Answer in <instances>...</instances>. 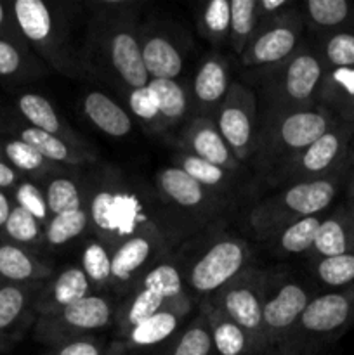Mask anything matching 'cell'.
<instances>
[{
    "label": "cell",
    "mask_w": 354,
    "mask_h": 355,
    "mask_svg": "<svg viewBox=\"0 0 354 355\" xmlns=\"http://www.w3.org/2000/svg\"><path fill=\"white\" fill-rule=\"evenodd\" d=\"M16 106L21 116L30 123V127H35L38 130H44L47 134L56 135V137L68 142L71 148L78 149V151L96 155V151H92L89 142L83 141L82 135H78L69 127L68 121L58 113V110L52 106L51 101L42 96V94H19L16 101Z\"/></svg>",
    "instance_id": "18"
},
{
    "label": "cell",
    "mask_w": 354,
    "mask_h": 355,
    "mask_svg": "<svg viewBox=\"0 0 354 355\" xmlns=\"http://www.w3.org/2000/svg\"><path fill=\"white\" fill-rule=\"evenodd\" d=\"M214 120L239 163L255 155L259 139V97L252 87L239 80L231 82Z\"/></svg>",
    "instance_id": "12"
},
{
    "label": "cell",
    "mask_w": 354,
    "mask_h": 355,
    "mask_svg": "<svg viewBox=\"0 0 354 355\" xmlns=\"http://www.w3.org/2000/svg\"><path fill=\"white\" fill-rule=\"evenodd\" d=\"M323 217H325V214L311 215V217H304L301 220L294 222V224L287 225L283 231L274 236L278 241V248L287 253V255L311 253L316 232H318Z\"/></svg>",
    "instance_id": "35"
},
{
    "label": "cell",
    "mask_w": 354,
    "mask_h": 355,
    "mask_svg": "<svg viewBox=\"0 0 354 355\" xmlns=\"http://www.w3.org/2000/svg\"><path fill=\"white\" fill-rule=\"evenodd\" d=\"M229 85L228 61L221 54H212L203 59L191 83L189 107L193 110V116L215 118Z\"/></svg>",
    "instance_id": "16"
},
{
    "label": "cell",
    "mask_w": 354,
    "mask_h": 355,
    "mask_svg": "<svg viewBox=\"0 0 354 355\" xmlns=\"http://www.w3.org/2000/svg\"><path fill=\"white\" fill-rule=\"evenodd\" d=\"M16 139L30 144L45 159L62 166V168H80V166L90 165V163H94L97 159L96 155L78 151V149L71 148L68 142L61 141L59 137L47 134L44 130H38L35 127H21L17 130Z\"/></svg>",
    "instance_id": "26"
},
{
    "label": "cell",
    "mask_w": 354,
    "mask_h": 355,
    "mask_svg": "<svg viewBox=\"0 0 354 355\" xmlns=\"http://www.w3.org/2000/svg\"><path fill=\"white\" fill-rule=\"evenodd\" d=\"M250 248L243 239L222 236L207 246L183 272V281L196 295H212L248 267Z\"/></svg>",
    "instance_id": "10"
},
{
    "label": "cell",
    "mask_w": 354,
    "mask_h": 355,
    "mask_svg": "<svg viewBox=\"0 0 354 355\" xmlns=\"http://www.w3.org/2000/svg\"><path fill=\"white\" fill-rule=\"evenodd\" d=\"M205 319L210 328L212 345H214L215 354L252 355V343H250L248 335L210 302L205 307Z\"/></svg>",
    "instance_id": "28"
},
{
    "label": "cell",
    "mask_w": 354,
    "mask_h": 355,
    "mask_svg": "<svg viewBox=\"0 0 354 355\" xmlns=\"http://www.w3.org/2000/svg\"><path fill=\"white\" fill-rule=\"evenodd\" d=\"M257 71L264 111H292L318 104L326 68L316 47L301 44L285 61Z\"/></svg>",
    "instance_id": "6"
},
{
    "label": "cell",
    "mask_w": 354,
    "mask_h": 355,
    "mask_svg": "<svg viewBox=\"0 0 354 355\" xmlns=\"http://www.w3.org/2000/svg\"><path fill=\"white\" fill-rule=\"evenodd\" d=\"M354 139V123L339 120L318 141L298 153L290 163L274 172L278 182H309L321 179L347 166L351 142Z\"/></svg>",
    "instance_id": "11"
},
{
    "label": "cell",
    "mask_w": 354,
    "mask_h": 355,
    "mask_svg": "<svg viewBox=\"0 0 354 355\" xmlns=\"http://www.w3.org/2000/svg\"><path fill=\"white\" fill-rule=\"evenodd\" d=\"M257 30V0H233L229 44L235 54L242 55Z\"/></svg>",
    "instance_id": "38"
},
{
    "label": "cell",
    "mask_w": 354,
    "mask_h": 355,
    "mask_svg": "<svg viewBox=\"0 0 354 355\" xmlns=\"http://www.w3.org/2000/svg\"><path fill=\"white\" fill-rule=\"evenodd\" d=\"M44 194L51 217L59 214H66V211H75L85 208L83 207L82 189L68 175L51 177L47 180V184H45Z\"/></svg>",
    "instance_id": "37"
},
{
    "label": "cell",
    "mask_w": 354,
    "mask_h": 355,
    "mask_svg": "<svg viewBox=\"0 0 354 355\" xmlns=\"http://www.w3.org/2000/svg\"><path fill=\"white\" fill-rule=\"evenodd\" d=\"M82 270L92 286H106L111 283V252L101 241L94 239L82 253Z\"/></svg>",
    "instance_id": "43"
},
{
    "label": "cell",
    "mask_w": 354,
    "mask_h": 355,
    "mask_svg": "<svg viewBox=\"0 0 354 355\" xmlns=\"http://www.w3.org/2000/svg\"><path fill=\"white\" fill-rule=\"evenodd\" d=\"M128 111L151 132L158 134L160 130V107L156 94L149 85L139 87V89L130 90L125 96Z\"/></svg>",
    "instance_id": "45"
},
{
    "label": "cell",
    "mask_w": 354,
    "mask_h": 355,
    "mask_svg": "<svg viewBox=\"0 0 354 355\" xmlns=\"http://www.w3.org/2000/svg\"><path fill=\"white\" fill-rule=\"evenodd\" d=\"M10 210H12V205H10L9 198H7V194L0 189V231H2L3 225H6L7 218H9L10 215Z\"/></svg>",
    "instance_id": "51"
},
{
    "label": "cell",
    "mask_w": 354,
    "mask_h": 355,
    "mask_svg": "<svg viewBox=\"0 0 354 355\" xmlns=\"http://www.w3.org/2000/svg\"><path fill=\"white\" fill-rule=\"evenodd\" d=\"M110 350L111 349H104L94 338H80L52 347L51 355H110Z\"/></svg>",
    "instance_id": "47"
},
{
    "label": "cell",
    "mask_w": 354,
    "mask_h": 355,
    "mask_svg": "<svg viewBox=\"0 0 354 355\" xmlns=\"http://www.w3.org/2000/svg\"><path fill=\"white\" fill-rule=\"evenodd\" d=\"M162 241L163 236L155 234H139L121 241L111 252V283L121 288L137 279L148 263L160 255Z\"/></svg>",
    "instance_id": "19"
},
{
    "label": "cell",
    "mask_w": 354,
    "mask_h": 355,
    "mask_svg": "<svg viewBox=\"0 0 354 355\" xmlns=\"http://www.w3.org/2000/svg\"><path fill=\"white\" fill-rule=\"evenodd\" d=\"M141 55L149 80H177L184 69V54L163 28H139Z\"/></svg>",
    "instance_id": "17"
},
{
    "label": "cell",
    "mask_w": 354,
    "mask_h": 355,
    "mask_svg": "<svg viewBox=\"0 0 354 355\" xmlns=\"http://www.w3.org/2000/svg\"><path fill=\"white\" fill-rule=\"evenodd\" d=\"M292 7L294 2L290 0H257V26L280 16Z\"/></svg>",
    "instance_id": "49"
},
{
    "label": "cell",
    "mask_w": 354,
    "mask_h": 355,
    "mask_svg": "<svg viewBox=\"0 0 354 355\" xmlns=\"http://www.w3.org/2000/svg\"><path fill=\"white\" fill-rule=\"evenodd\" d=\"M344 194H346L347 201H354V168L347 170L346 175V182H344Z\"/></svg>",
    "instance_id": "52"
},
{
    "label": "cell",
    "mask_w": 354,
    "mask_h": 355,
    "mask_svg": "<svg viewBox=\"0 0 354 355\" xmlns=\"http://www.w3.org/2000/svg\"><path fill=\"white\" fill-rule=\"evenodd\" d=\"M316 52L326 69H354V30H340L321 35Z\"/></svg>",
    "instance_id": "34"
},
{
    "label": "cell",
    "mask_w": 354,
    "mask_h": 355,
    "mask_svg": "<svg viewBox=\"0 0 354 355\" xmlns=\"http://www.w3.org/2000/svg\"><path fill=\"white\" fill-rule=\"evenodd\" d=\"M298 10L305 26L321 35L354 30V2L349 0H307Z\"/></svg>",
    "instance_id": "27"
},
{
    "label": "cell",
    "mask_w": 354,
    "mask_h": 355,
    "mask_svg": "<svg viewBox=\"0 0 354 355\" xmlns=\"http://www.w3.org/2000/svg\"><path fill=\"white\" fill-rule=\"evenodd\" d=\"M82 111L97 130L110 137L124 139L134 128L127 110L101 90H90L83 96Z\"/></svg>",
    "instance_id": "23"
},
{
    "label": "cell",
    "mask_w": 354,
    "mask_h": 355,
    "mask_svg": "<svg viewBox=\"0 0 354 355\" xmlns=\"http://www.w3.org/2000/svg\"><path fill=\"white\" fill-rule=\"evenodd\" d=\"M115 319L113 304L101 295H89L62 311L35 319V338L49 347L80 338H90L94 331L106 328Z\"/></svg>",
    "instance_id": "9"
},
{
    "label": "cell",
    "mask_w": 354,
    "mask_h": 355,
    "mask_svg": "<svg viewBox=\"0 0 354 355\" xmlns=\"http://www.w3.org/2000/svg\"><path fill=\"white\" fill-rule=\"evenodd\" d=\"M110 355H124V345H113V347H111Z\"/></svg>",
    "instance_id": "56"
},
{
    "label": "cell",
    "mask_w": 354,
    "mask_h": 355,
    "mask_svg": "<svg viewBox=\"0 0 354 355\" xmlns=\"http://www.w3.org/2000/svg\"><path fill=\"white\" fill-rule=\"evenodd\" d=\"M19 184V173L9 165V163L0 159V189H10Z\"/></svg>",
    "instance_id": "50"
},
{
    "label": "cell",
    "mask_w": 354,
    "mask_h": 355,
    "mask_svg": "<svg viewBox=\"0 0 354 355\" xmlns=\"http://www.w3.org/2000/svg\"><path fill=\"white\" fill-rule=\"evenodd\" d=\"M26 44L0 38V78L16 80L44 73V64Z\"/></svg>",
    "instance_id": "33"
},
{
    "label": "cell",
    "mask_w": 354,
    "mask_h": 355,
    "mask_svg": "<svg viewBox=\"0 0 354 355\" xmlns=\"http://www.w3.org/2000/svg\"><path fill=\"white\" fill-rule=\"evenodd\" d=\"M156 186L163 198L184 210H203L210 203L208 189L191 179L179 166H167L156 175Z\"/></svg>",
    "instance_id": "25"
},
{
    "label": "cell",
    "mask_w": 354,
    "mask_h": 355,
    "mask_svg": "<svg viewBox=\"0 0 354 355\" xmlns=\"http://www.w3.org/2000/svg\"><path fill=\"white\" fill-rule=\"evenodd\" d=\"M316 279L333 291L354 286V252L330 259H316Z\"/></svg>",
    "instance_id": "39"
},
{
    "label": "cell",
    "mask_w": 354,
    "mask_h": 355,
    "mask_svg": "<svg viewBox=\"0 0 354 355\" xmlns=\"http://www.w3.org/2000/svg\"><path fill=\"white\" fill-rule=\"evenodd\" d=\"M2 232L9 243L17 246H37L44 241V229H42V222L37 220L30 211L24 208L14 205L10 210L9 218H7L6 225H3Z\"/></svg>",
    "instance_id": "41"
},
{
    "label": "cell",
    "mask_w": 354,
    "mask_h": 355,
    "mask_svg": "<svg viewBox=\"0 0 354 355\" xmlns=\"http://www.w3.org/2000/svg\"><path fill=\"white\" fill-rule=\"evenodd\" d=\"M40 286L37 284H2L0 286V352L10 349L24 331V319Z\"/></svg>",
    "instance_id": "20"
},
{
    "label": "cell",
    "mask_w": 354,
    "mask_h": 355,
    "mask_svg": "<svg viewBox=\"0 0 354 355\" xmlns=\"http://www.w3.org/2000/svg\"><path fill=\"white\" fill-rule=\"evenodd\" d=\"M184 315L174 311H160L155 315L148 318L146 321L139 322L135 328L128 331L125 336V345L128 349H144V347H155L165 342L169 336L174 335L179 328Z\"/></svg>",
    "instance_id": "32"
},
{
    "label": "cell",
    "mask_w": 354,
    "mask_h": 355,
    "mask_svg": "<svg viewBox=\"0 0 354 355\" xmlns=\"http://www.w3.org/2000/svg\"><path fill=\"white\" fill-rule=\"evenodd\" d=\"M156 94L160 107V130L169 132L180 127L189 111V96L177 80H149L148 83Z\"/></svg>",
    "instance_id": "29"
},
{
    "label": "cell",
    "mask_w": 354,
    "mask_h": 355,
    "mask_svg": "<svg viewBox=\"0 0 354 355\" xmlns=\"http://www.w3.org/2000/svg\"><path fill=\"white\" fill-rule=\"evenodd\" d=\"M347 208H349V217H351V225H353L354 232V201H346Z\"/></svg>",
    "instance_id": "55"
},
{
    "label": "cell",
    "mask_w": 354,
    "mask_h": 355,
    "mask_svg": "<svg viewBox=\"0 0 354 355\" xmlns=\"http://www.w3.org/2000/svg\"><path fill=\"white\" fill-rule=\"evenodd\" d=\"M198 26L201 35L215 47H221L229 40L231 28V2L229 0H212L205 3L198 16Z\"/></svg>",
    "instance_id": "36"
},
{
    "label": "cell",
    "mask_w": 354,
    "mask_h": 355,
    "mask_svg": "<svg viewBox=\"0 0 354 355\" xmlns=\"http://www.w3.org/2000/svg\"><path fill=\"white\" fill-rule=\"evenodd\" d=\"M52 267L12 243H0V281L3 284H37L49 279Z\"/></svg>",
    "instance_id": "24"
},
{
    "label": "cell",
    "mask_w": 354,
    "mask_h": 355,
    "mask_svg": "<svg viewBox=\"0 0 354 355\" xmlns=\"http://www.w3.org/2000/svg\"><path fill=\"white\" fill-rule=\"evenodd\" d=\"M189 307L191 302L184 291L179 267L170 262H160L142 274L139 290H135L117 312L115 321L118 335L125 338L132 328L160 311H174L186 318Z\"/></svg>",
    "instance_id": "7"
},
{
    "label": "cell",
    "mask_w": 354,
    "mask_h": 355,
    "mask_svg": "<svg viewBox=\"0 0 354 355\" xmlns=\"http://www.w3.org/2000/svg\"><path fill=\"white\" fill-rule=\"evenodd\" d=\"M2 156H3V149H2V144H0V159H2Z\"/></svg>",
    "instance_id": "57"
},
{
    "label": "cell",
    "mask_w": 354,
    "mask_h": 355,
    "mask_svg": "<svg viewBox=\"0 0 354 355\" xmlns=\"http://www.w3.org/2000/svg\"><path fill=\"white\" fill-rule=\"evenodd\" d=\"M87 225H89V215H87L85 208L54 215V217L49 218L44 227V241L49 246L58 248V246L66 245V243L82 236Z\"/></svg>",
    "instance_id": "40"
},
{
    "label": "cell",
    "mask_w": 354,
    "mask_h": 355,
    "mask_svg": "<svg viewBox=\"0 0 354 355\" xmlns=\"http://www.w3.org/2000/svg\"><path fill=\"white\" fill-rule=\"evenodd\" d=\"M337 121L339 118L319 104L292 111H264L253 155L257 165L269 173L278 172Z\"/></svg>",
    "instance_id": "3"
},
{
    "label": "cell",
    "mask_w": 354,
    "mask_h": 355,
    "mask_svg": "<svg viewBox=\"0 0 354 355\" xmlns=\"http://www.w3.org/2000/svg\"><path fill=\"white\" fill-rule=\"evenodd\" d=\"M90 286L92 284L87 279L82 267H68L49 281L47 286L38 290L33 302V312L40 318L62 311L68 305L89 297Z\"/></svg>",
    "instance_id": "21"
},
{
    "label": "cell",
    "mask_w": 354,
    "mask_h": 355,
    "mask_svg": "<svg viewBox=\"0 0 354 355\" xmlns=\"http://www.w3.org/2000/svg\"><path fill=\"white\" fill-rule=\"evenodd\" d=\"M347 165H349L351 168H354V139H353V142H351L349 155H347Z\"/></svg>",
    "instance_id": "54"
},
{
    "label": "cell",
    "mask_w": 354,
    "mask_h": 355,
    "mask_svg": "<svg viewBox=\"0 0 354 355\" xmlns=\"http://www.w3.org/2000/svg\"><path fill=\"white\" fill-rule=\"evenodd\" d=\"M342 121H349V123H354V104L349 107V110L346 111V114H344L342 118H340Z\"/></svg>",
    "instance_id": "53"
},
{
    "label": "cell",
    "mask_w": 354,
    "mask_h": 355,
    "mask_svg": "<svg viewBox=\"0 0 354 355\" xmlns=\"http://www.w3.org/2000/svg\"><path fill=\"white\" fill-rule=\"evenodd\" d=\"M14 200H16L17 207L24 208L30 211L37 220L42 224H47L51 214H49L47 201H45V194L37 184L28 182V180H21L16 187H14Z\"/></svg>",
    "instance_id": "46"
},
{
    "label": "cell",
    "mask_w": 354,
    "mask_h": 355,
    "mask_svg": "<svg viewBox=\"0 0 354 355\" xmlns=\"http://www.w3.org/2000/svg\"><path fill=\"white\" fill-rule=\"evenodd\" d=\"M85 211L97 241L103 243L110 252L134 236H163L155 215L141 194L121 182L108 180L96 187L87 200Z\"/></svg>",
    "instance_id": "5"
},
{
    "label": "cell",
    "mask_w": 354,
    "mask_h": 355,
    "mask_svg": "<svg viewBox=\"0 0 354 355\" xmlns=\"http://www.w3.org/2000/svg\"><path fill=\"white\" fill-rule=\"evenodd\" d=\"M10 9L21 37L44 64L73 78L83 76L66 6L45 0H14Z\"/></svg>",
    "instance_id": "2"
},
{
    "label": "cell",
    "mask_w": 354,
    "mask_h": 355,
    "mask_svg": "<svg viewBox=\"0 0 354 355\" xmlns=\"http://www.w3.org/2000/svg\"><path fill=\"white\" fill-rule=\"evenodd\" d=\"M349 165L321 179L290 184L280 194L260 201L248 215V224L257 238L271 239L287 225L311 215L326 214L344 191Z\"/></svg>",
    "instance_id": "4"
},
{
    "label": "cell",
    "mask_w": 354,
    "mask_h": 355,
    "mask_svg": "<svg viewBox=\"0 0 354 355\" xmlns=\"http://www.w3.org/2000/svg\"><path fill=\"white\" fill-rule=\"evenodd\" d=\"M351 252H354V232L351 225L349 208L347 203H344L330 214H325L316 232L311 253L314 259H330Z\"/></svg>",
    "instance_id": "22"
},
{
    "label": "cell",
    "mask_w": 354,
    "mask_h": 355,
    "mask_svg": "<svg viewBox=\"0 0 354 355\" xmlns=\"http://www.w3.org/2000/svg\"><path fill=\"white\" fill-rule=\"evenodd\" d=\"M318 104L332 111L340 120L354 104V69H326L318 94Z\"/></svg>",
    "instance_id": "30"
},
{
    "label": "cell",
    "mask_w": 354,
    "mask_h": 355,
    "mask_svg": "<svg viewBox=\"0 0 354 355\" xmlns=\"http://www.w3.org/2000/svg\"><path fill=\"white\" fill-rule=\"evenodd\" d=\"M179 146L186 155L198 156L226 172H236L239 168V162L226 144L214 118L191 116L180 130Z\"/></svg>",
    "instance_id": "15"
},
{
    "label": "cell",
    "mask_w": 354,
    "mask_h": 355,
    "mask_svg": "<svg viewBox=\"0 0 354 355\" xmlns=\"http://www.w3.org/2000/svg\"><path fill=\"white\" fill-rule=\"evenodd\" d=\"M267 297L264 272L246 267L217 291L214 305L248 335L252 355H262V311Z\"/></svg>",
    "instance_id": "13"
},
{
    "label": "cell",
    "mask_w": 354,
    "mask_h": 355,
    "mask_svg": "<svg viewBox=\"0 0 354 355\" xmlns=\"http://www.w3.org/2000/svg\"><path fill=\"white\" fill-rule=\"evenodd\" d=\"M177 159H179L177 166L184 170L191 179L201 184L205 189H222L229 184V172L222 170L221 166H215L198 156L186 155V153H180Z\"/></svg>",
    "instance_id": "42"
},
{
    "label": "cell",
    "mask_w": 354,
    "mask_h": 355,
    "mask_svg": "<svg viewBox=\"0 0 354 355\" xmlns=\"http://www.w3.org/2000/svg\"><path fill=\"white\" fill-rule=\"evenodd\" d=\"M135 19L137 16L108 17L90 14L85 38L80 47L83 76H94L124 96L149 83Z\"/></svg>",
    "instance_id": "1"
},
{
    "label": "cell",
    "mask_w": 354,
    "mask_h": 355,
    "mask_svg": "<svg viewBox=\"0 0 354 355\" xmlns=\"http://www.w3.org/2000/svg\"><path fill=\"white\" fill-rule=\"evenodd\" d=\"M210 328L205 318H198L183 335L179 336L167 355H212Z\"/></svg>",
    "instance_id": "44"
},
{
    "label": "cell",
    "mask_w": 354,
    "mask_h": 355,
    "mask_svg": "<svg viewBox=\"0 0 354 355\" xmlns=\"http://www.w3.org/2000/svg\"><path fill=\"white\" fill-rule=\"evenodd\" d=\"M3 156L7 158L9 165L16 170L17 173L35 177V179H45V177L58 175L66 168L56 165V163L45 159L35 148H31L26 142L19 139H9L2 144Z\"/></svg>",
    "instance_id": "31"
},
{
    "label": "cell",
    "mask_w": 354,
    "mask_h": 355,
    "mask_svg": "<svg viewBox=\"0 0 354 355\" xmlns=\"http://www.w3.org/2000/svg\"><path fill=\"white\" fill-rule=\"evenodd\" d=\"M354 324V286L312 297L298 319L287 355H312Z\"/></svg>",
    "instance_id": "8"
},
{
    "label": "cell",
    "mask_w": 354,
    "mask_h": 355,
    "mask_svg": "<svg viewBox=\"0 0 354 355\" xmlns=\"http://www.w3.org/2000/svg\"><path fill=\"white\" fill-rule=\"evenodd\" d=\"M304 28L301 10L294 6L280 16L257 26L252 40L239 55V62L243 68L262 69L285 61L302 44Z\"/></svg>",
    "instance_id": "14"
},
{
    "label": "cell",
    "mask_w": 354,
    "mask_h": 355,
    "mask_svg": "<svg viewBox=\"0 0 354 355\" xmlns=\"http://www.w3.org/2000/svg\"><path fill=\"white\" fill-rule=\"evenodd\" d=\"M0 38H6V40H10V42H17V44H26L24 38L21 37L19 30H17L16 21H14L10 2L6 3L2 2V0H0Z\"/></svg>",
    "instance_id": "48"
}]
</instances>
